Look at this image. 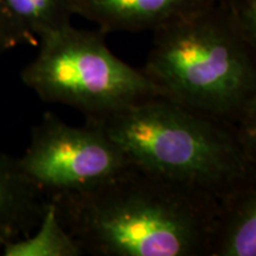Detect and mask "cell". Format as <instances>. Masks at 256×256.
<instances>
[{"mask_svg":"<svg viewBox=\"0 0 256 256\" xmlns=\"http://www.w3.org/2000/svg\"><path fill=\"white\" fill-rule=\"evenodd\" d=\"M83 255L206 256L220 200L130 162L87 190L48 198Z\"/></svg>","mask_w":256,"mask_h":256,"instance_id":"cell-1","label":"cell"},{"mask_svg":"<svg viewBox=\"0 0 256 256\" xmlns=\"http://www.w3.org/2000/svg\"><path fill=\"white\" fill-rule=\"evenodd\" d=\"M96 124L132 164L220 200L256 179L232 124L164 96L128 106Z\"/></svg>","mask_w":256,"mask_h":256,"instance_id":"cell-2","label":"cell"},{"mask_svg":"<svg viewBox=\"0 0 256 256\" xmlns=\"http://www.w3.org/2000/svg\"><path fill=\"white\" fill-rule=\"evenodd\" d=\"M142 72L164 98L234 124L256 92V51L218 0L154 31Z\"/></svg>","mask_w":256,"mask_h":256,"instance_id":"cell-3","label":"cell"},{"mask_svg":"<svg viewBox=\"0 0 256 256\" xmlns=\"http://www.w3.org/2000/svg\"><path fill=\"white\" fill-rule=\"evenodd\" d=\"M106 34L70 24L40 37L37 56L22 70V81L44 102L69 106L95 122L164 96L142 69L112 52Z\"/></svg>","mask_w":256,"mask_h":256,"instance_id":"cell-4","label":"cell"},{"mask_svg":"<svg viewBox=\"0 0 256 256\" xmlns=\"http://www.w3.org/2000/svg\"><path fill=\"white\" fill-rule=\"evenodd\" d=\"M19 166L46 198L87 190L130 164L101 124L72 126L46 113L31 130Z\"/></svg>","mask_w":256,"mask_h":256,"instance_id":"cell-5","label":"cell"},{"mask_svg":"<svg viewBox=\"0 0 256 256\" xmlns=\"http://www.w3.org/2000/svg\"><path fill=\"white\" fill-rule=\"evenodd\" d=\"M218 0H72L74 14L104 34L156 31L212 8Z\"/></svg>","mask_w":256,"mask_h":256,"instance_id":"cell-6","label":"cell"},{"mask_svg":"<svg viewBox=\"0 0 256 256\" xmlns=\"http://www.w3.org/2000/svg\"><path fill=\"white\" fill-rule=\"evenodd\" d=\"M46 206V196L24 174L18 158L0 152V252L37 228Z\"/></svg>","mask_w":256,"mask_h":256,"instance_id":"cell-7","label":"cell"},{"mask_svg":"<svg viewBox=\"0 0 256 256\" xmlns=\"http://www.w3.org/2000/svg\"><path fill=\"white\" fill-rule=\"evenodd\" d=\"M206 256H256V179L220 200Z\"/></svg>","mask_w":256,"mask_h":256,"instance_id":"cell-8","label":"cell"},{"mask_svg":"<svg viewBox=\"0 0 256 256\" xmlns=\"http://www.w3.org/2000/svg\"><path fill=\"white\" fill-rule=\"evenodd\" d=\"M2 256H81L82 250L66 232L57 216L55 206L48 200L40 224L28 236L8 243Z\"/></svg>","mask_w":256,"mask_h":256,"instance_id":"cell-9","label":"cell"},{"mask_svg":"<svg viewBox=\"0 0 256 256\" xmlns=\"http://www.w3.org/2000/svg\"><path fill=\"white\" fill-rule=\"evenodd\" d=\"M19 28L32 40L60 30L74 16L72 0H2Z\"/></svg>","mask_w":256,"mask_h":256,"instance_id":"cell-10","label":"cell"},{"mask_svg":"<svg viewBox=\"0 0 256 256\" xmlns=\"http://www.w3.org/2000/svg\"><path fill=\"white\" fill-rule=\"evenodd\" d=\"M232 126L243 152L256 171V92Z\"/></svg>","mask_w":256,"mask_h":256,"instance_id":"cell-11","label":"cell"},{"mask_svg":"<svg viewBox=\"0 0 256 256\" xmlns=\"http://www.w3.org/2000/svg\"><path fill=\"white\" fill-rule=\"evenodd\" d=\"M34 43L37 42L32 40L18 26L0 0V52H4L22 44Z\"/></svg>","mask_w":256,"mask_h":256,"instance_id":"cell-12","label":"cell"},{"mask_svg":"<svg viewBox=\"0 0 256 256\" xmlns=\"http://www.w3.org/2000/svg\"><path fill=\"white\" fill-rule=\"evenodd\" d=\"M229 5L246 40L256 51V0H234Z\"/></svg>","mask_w":256,"mask_h":256,"instance_id":"cell-13","label":"cell"},{"mask_svg":"<svg viewBox=\"0 0 256 256\" xmlns=\"http://www.w3.org/2000/svg\"><path fill=\"white\" fill-rule=\"evenodd\" d=\"M226 2H229V4H232V2H234V0H226Z\"/></svg>","mask_w":256,"mask_h":256,"instance_id":"cell-14","label":"cell"}]
</instances>
